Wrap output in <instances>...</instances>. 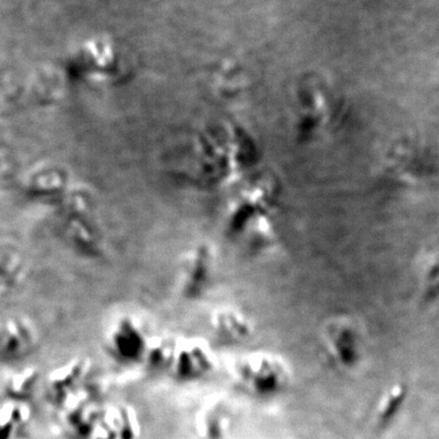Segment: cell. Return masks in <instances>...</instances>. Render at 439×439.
I'll return each instance as SVG.
<instances>
[{
  "instance_id": "cell-1",
  "label": "cell",
  "mask_w": 439,
  "mask_h": 439,
  "mask_svg": "<svg viewBox=\"0 0 439 439\" xmlns=\"http://www.w3.org/2000/svg\"><path fill=\"white\" fill-rule=\"evenodd\" d=\"M55 207L57 228L65 243L82 257H101L104 238L91 193L83 188H71Z\"/></svg>"
},
{
  "instance_id": "cell-2",
  "label": "cell",
  "mask_w": 439,
  "mask_h": 439,
  "mask_svg": "<svg viewBox=\"0 0 439 439\" xmlns=\"http://www.w3.org/2000/svg\"><path fill=\"white\" fill-rule=\"evenodd\" d=\"M276 195L265 184L251 186L234 201L228 213L229 236L254 247L270 244L274 235Z\"/></svg>"
},
{
  "instance_id": "cell-3",
  "label": "cell",
  "mask_w": 439,
  "mask_h": 439,
  "mask_svg": "<svg viewBox=\"0 0 439 439\" xmlns=\"http://www.w3.org/2000/svg\"><path fill=\"white\" fill-rule=\"evenodd\" d=\"M236 384L259 400L279 397L287 389L291 372L282 357L269 351H252L241 355L233 366Z\"/></svg>"
},
{
  "instance_id": "cell-4",
  "label": "cell",
  "mask_w": 439,
  "mask_h": 439,
  "mask_svg": "<svg viewBox=\"0 0 439 439\" xmlns=\"http://www.w3.org/2000/svg\"><path fill=\"white\" fill-rule=\"evenodd\" d=\"M319 339L323 353L334 367L351 371L362 362L364 332L351 315L340 313L329 317L320 329Z\"/></svg>"
},
{
  "instance_id": "cell-5",
  "label": "cell",
  "mask_w": 439,
  "mask_h": 439,
  "mask_svg": "<svg viewBox=\"0 0 439 439\" xmlns=\"http://www.w3.org/2000/svg\"><path fill=\"white\" fill-rule=\"evenodd\" d=\"M91 367L84 358H74L54 370L45 379V390L48 400L58 408L64 409L71 403L89 399V384Z\"/></svg>"
},
{
  "instance_id": "cell-6",
  "label": "cell",
  "mask_w": 439,
  "mask_h": 439,
  "mask_svg": "<svg viewBox=\"0 0 439 439\" xmlns=\"http://www.w3.org/2000/svg\"><path fill=\"white\" fill-rule=\"evenodd\" d=\"M216 357L211 346L201 339L176 342L170 373L180 383H195L211 375Z\"/></svg>"
},
{
  "instance_id": "cell-7",
  "label": "cell",
  "mask_w": 439,
  "mask_h": 439,
  "mask_svg": "<svg viewBox=\"0 0 439 439\" xmlns=\"http://www.w3.org/2000/svg\"><path fill=\"white\" fill-rule=\"evenodd\" d=\"M148 340L132 316H121L106 338V349L114 361L130 366L145 360Z\"/></svg>"
},
{
  "instance_id": "cell-8",
  "label": "cell",
  "mask_w": 439,
  "mask_h": 439,
  "mask_svg": "<svg viewBox=\"0 0 439 439\" xmlns=\"http://www.w3.org/2000/svg\"><path fill=\"white\" fill-rule=\"evenodd\" d=\"M216 271V256L210 244L201 243L188 251L183 261L180 292L188 300L204 296L212 286Z\"/></svg>"
},
{
  "instance_id": "cell-9",
  "label": "cell",
  "mask_w": 439,
  "mask_h": 439,
  "mask_svg": "<svg viewBox=\"0 0 439 439\" xmlns=\"http://www.w3.org/2000/svg\"><path fill=\"white\" fill-rule=\"evenodd\" d=\"M39 343L33 323L20 316H11L0 322V359L18 362L26 359Z\"/></svg>"
},
{
  "instance_id": "cell-10",
  "label": "cell",
  "mask_w": 439,
  "mask_h": 439,
  "mask_svg": "<svg viewBox=\"0 0 439 439\" xmlns=\"http://www.w3.org/2000/svg\"><path fill=\"white\" fill-rule=\"evenodd\" d=\"M141 425L135 412L127 405L102 407L91 439H140Z\"/></svg>"
},
{
  "instance_id": "cell-11",
  "label": "cell",
  "mask_w": 439,
  "mask_h": 439,
  "mask_svg": "<svg viewBox=\"0 0 439 439\" xmlns=\"http://www.w3.org/2000/svg\"><path fill=\"white\" fill-rule=\"evenodd\" d=\"M211 329L215 338L226 345H240L254 334L252 320L243 311L231 306L216 309L211 315Z\"/></svg>"
},
{
  "instance_id": "cell-12",
  "label": "cell",
  "mask_w": 439,
  "mask_h": 439,
  "mask_svg": "<svg viewBox=\"0 0 439 439\" xmlns=\"http://www.w3.org/2000/svg\"><path fill=\"white\" fill-rule=\"evenodd\" d=\"M28 189L33 199L56 206L71 189V184L63 170L51 167L35 174L29 183Z\"/></svg>"
},
{
  "instance_id": "cell-13",
  "label": "cell",
  "mask_w": 439,
  "mask_h": 439,
  "mask_svg": "<svg viewBox=\"0 0 439 439\" xmlns=\"http://www.w3.org/2000/svg\"><path fill=\"white\" fill-rule=\"evenodd\" d=\"M30 420V403L5 400L0 403V439H19Z\"/></svg>"
},
{
  "instance_id": "cell-14",
  "label": "cell",
  "mask_w": 439,
  "mask_h": 439,
  "mask_svg": "<svg viewBox=\"0 0 439 439\" xmlns=\"http://www.w3.org/2000/svg\"><path fill=\"white\" fill-rule=\"evenodd\" d=\"M41 383V374L34 367H24L11 373L4 384L5 400L28 402Z\"/></svg>"
},
{
  "instance_id": "cell-15",
  "label": "cell",
  "mask_w": 439,
  "mask_h": 439,
  "mask_svg": "<svg viewBox=\"0 0 439 439\" xmlns=\"http://www.w3.org/2000/svg\"><path fill=\"white\" fill-rule=\"evenodd\" d=\"M194 428L201 439H222L228 428V418L218 405L201 407L194 418Z\"/></svg>"
},
{
  "instance_id": "cell-16",
  "label": "cell",
  "mask_w": 439,
  "mask_h": 439,
  "mask_svg": "<svg viewBox=\"0 0 439 439\" xmlns=\"http://www.w3.org/2000/svg\"><path fill=\"white\" fill-rule=\"evenodd\" d=\"M438 251L435 248L426 254L419 274V286L423 301L428 305H437L439 295Z\"/></svg>"
},
{
  "instance_id": "cell-17",
  "label": "cell",
  "mask_w": 439,
  "mask_h": 439,
  "mask_svg": "<svg viewBox=\"0 0 439 439\" xmlns=\"http://www.w3.org/2000/svg\"><path fill=\"white\" fill-rule=\"evenodd\" d=\"M177 340L163 338L148 342L144 362L153 371H170Z\"/></svg>"
},
{
  "instance_id": "cell-18",
  "label": "cell",
  "mask_w": 439,
  "mask_h": 439,
  "mask_svg": "<svg viewBox=\"0 0 439 439\" xmlns=\"http://www.w3.org/2000/svg\"><path fill=\"white\" fill-rule=\"evenodd\" d=\"M407 390L402 385H395L387 390L377 408V418L379 422L386 423L399 413L402 406Z\"/></svg>"
}]
</instances>
